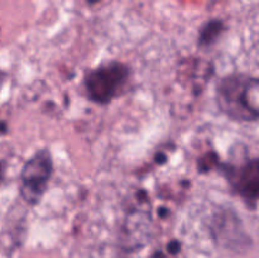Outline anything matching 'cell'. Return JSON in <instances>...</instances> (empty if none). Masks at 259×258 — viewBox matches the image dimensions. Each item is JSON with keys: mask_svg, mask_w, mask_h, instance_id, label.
I'll list each match as a JSON object with an SVG mask.
<instances>
[{"mask_svg": "<svg viewBox=\"0 0 259 258\" xmlns=\"http://www.w3.org/2000/svg\"><path fill=\"white\" fill-rule=\"evenodd\" d=\"M100 2H103V0H86V4L90 5V7H94V5L99 4Z\"/></svg>", "mask_w": 259, "mask_h": 258, "instance_id": "cell-15", "label": "cell"}, {"mask_svg": "<svg viewBox=\"0 0 259 258\" xmlns=\"http://www.w3.org/2000/svg\"><path fill=\"white\" fill-rule=\"evenodd\" d=\"M7 166H8L7 161L0 159V186H2V184L5 180V175H7Z\"/></svg>", "mask_w": 259, "mask_h": 258, "instance_id": "cell-10", "label": "cell"}, {"mask_svg": "<svg viewBox=\"0 0 259 258\" xmlns=\"http://www.w3.org/2000/svg\"><path fill=\"white\" fill-rule=\"evenodd\" d=\"M5 81H7V73L3 70H0V91H2L3 86H4Z\"/></svg>", "mask_w": 259, "mask_h": 258, "instance_id": "cell-13", "label": "cell"}, {"mask_svg": "<svg viewBox=\"0 0 259 258\" xmlns=\"http://www.w3.org/2000/svg\"><path fill=\"white\" fill-rule=\"evenodd\" d=\"M227 32V24L220 18H212L206 20L200 27L197 33V46L200 48H210L217 45Z\"/></svg>", "mask_w": 259, "mask_h": 258, "instance_id": "cell-6", "label": "cell"}, {"mask_svg": "<svg viewBox=\"0 0 259 258\" xmlns=\"http://www.w3.org/2000/svg\"><path fill=\"white\" fill-rule=\"evenodd\" d=\"M55 171L50 148H40L24 162L19 176V194L29 206H38L45 197Z\"/></svg>", "mask_w": 259, "mask_h": 258, "instance_id": "cell-3", "label": "cell"}, {"mask_svg": "<svg viewBox=\"0 0 259 258\" xmlns=\"http://www.w3.org/2000/svg\"><path fill=\"white\" fill-rule=\"evenodd\" d=\"M182 248L181 240L179 239H172L167 243V252H168L169 255H177L180 254Z\"/></svg>", "mask_w": 259, "mask_h": 258, "instance_id": "cell-8", "label": "cell"}, {"mask_svg": "<svg viewBox=\"0 0 259 258\" xmlns=\"http://www.w3.org/2000/svg\"><path fill=\"white\" fill-rule=\"evenodd\" d=\"M215 103L223 115L238 123L259 119V80L248 73L225 75L215 86Z\"/></svg>", "mask_w": 259, "mask_h": 258, "instance_id": "cell-1", "label": "cell"}, {"mask_svg": "<svg viewBox=\"0 0 259 258\" xmlns=\"http://www.w3.org/2000/svg\"><path fill=\"white\" fill-rule=\"evenodd\" d=\"M223 161H220V157L217 152L209 151L197 159V172L201 175L209 174L211 171H218Z\"/></svg>", "mask_w": 259, "mask_h": 258, "instance_id": "cell-7", "label": "cell"}, {"mask_svg": "<svg viewBox=\"0 0 259 258\" xmlns=\"http://www.w3.org/2000/svg\"><path fill=\"white\" fill-rule=\"evenodd\" d=\"M132 68L118 60L105 61L85 71L82 88L89 101L106 106L123 95L132 81Z\"/></svg>", "mask_w": 259, "mask_h": 258, "instance_id": "cell-2", "label": "cell"}, {"mask_svg": "<svg viewBox=\"0 0 259 258\" xmlns=\"http://www.w3.org/2000/svg\"><path fill=\"white\" fill-rule=\"evenodd\" d=\"M8 133V124L7 121L0 120V136H4Z\"/></svg>", "mask_w": 259, "mask_h": 258, "instance_id": "cell-12", "label": "cell"}, {"mask_svg": "<svg viewBox=\"0 0 259 258\" xmlns=\"http://www.w3.org/2000/svg\"><path fill=\"white\" fill-rule=\"evenodd\" d=\"M153 159L158 166H163V164H166L167 162H168V156H167L166 152L158 151L156 152V154H154Z\"/></svg>", "mask_w": 259, "mask_h": 258, "instance_id": "cell-9", "label": "cell"}, {"mask_svg": "<svg viewBox=\"0 0 259 258\" xmlns=\"http://www.w3.org/2000/svg\"><path fill=\"white\" fill-rule=\"evenodd\" d=\"M152 258H167V255L164 254V253L162 252V250H157V252L154 253L153 257H152Z\"/></svg>", "mask_w": 259, "mask_h": 258, "instance_id": "cell-14", "label": "cell"}, {"mask_svg": "<svg viewBox=\"0 0 259 258\" xmlns=\"http://www.w3.org/2000/svg\"><path fill=\"white\" fill-rule=\"evenodd\" d=\"M157 214H158V217L161 218V219H166V218L168 217L169 211L166 206H161L158 207V210H157Z\"/></svg>", "mask_w": 259, "mask_h": 258, "instance_id": "cell-11", "label": "cell"}, {"mask_svg": "<svg viewBox=\"0 0 259 258\" xmlns=\"http://www.w3.org/2000/svg\"><path fill=\"white\" fill-rule=\"evenodd\" d=\"M218 172L227 180L232 191L242 199L250 211H255L259 199V158H245L242 163L222 162Z\"/></svg>", "mask_w": 259, "mask_h": 258, "instance_id": "cell-5", "label": "cell"}, {"mask_svg": "<svg viewBox=\"0 0 259 258\" xmlns=\"http://www.w3.org/2000/svg\"><path fill=\"white\" fill-rule=\"evenodd\" d=\"M207 229L211 239L220 248L243 253L253 247L252 237L233 207L220 206L215 210L210 217Z\"/></svg>", "mask_w": 259, "mask_h": 258, "instance_id": "cell-4", "label": "cell"}]
</instances>
